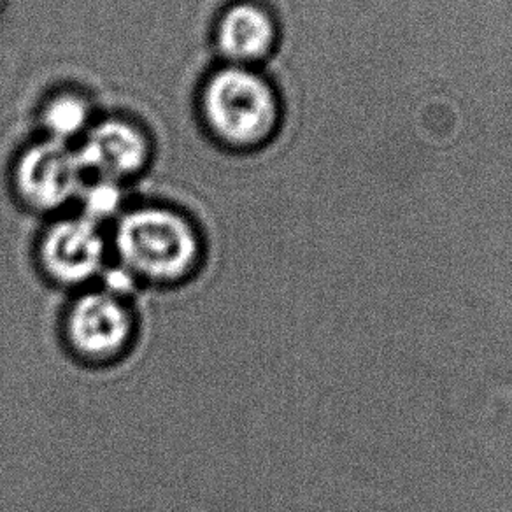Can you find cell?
<instances>
[{"label":"cell","mask_w":512,"mask_h":512,"mask_svg":"<svg viewBox=\"0 0 512 512\" xmlns=\"http://www.w3.org/2000/svg\"><path fill=\"white\" fill-rule=\"evenodd\" d=\"M114 249L125 274L157 285H176L197 271L199 234L185 216L164 207H141L121 218Z\"/></svg>","instance_id":"6da1fadb"},{"label":"cell","mask_w":512,"mask_h":512,"mask_svg":"<svg viewBox=\"0 0 512 512\" xmlns=\"http://www.w3.org/2000/svg\"><path fill=\"white\" fill-rule=\"evenodd\" d=\"M204 113L221 141L239 148L258 146L278 128V95L256 72L230 65L207 81Z\"/></svg>","instance_id":"7a4b0ae2"},{"label":"cell","mask_w":512,"mask_h":512,"mask_svg":"<svg viewBox=\"0 0 512 512\" xmlns=\"http://www.w3.org/2000/svg\"><path fill=\"white\" fill-rule=\"evenodd\" d=\"M67 346L92 363L118 360L136 337V318L120 293L93 290L72 302L64 320Z\"/></svg>","instance_id":"3957f363"},{"label":"cell","mask_w":512,"mask_h":512,"mask_svg":"<svg viewBox=\"0 0 512 512\" xmlns=\"http://www.w3.org/2000/svg\"><path fill=\"white\" fill-rule=\"evenodd\" d=\"M107 244L97 221L86 216L53 223L39 242V264L58 285L81 286L104 269Z\"/></svg>","instance_id":"277c9868"},{"label":"cell","mask_w":512,"mask_h":512,"mask_svg":"<svg viewBox=\"0 0 512 512\" xmlns=\"http://www.w3.org/2000/svg\"><path fill=\"white\" fill-rule=\"evenodd\" d=\"M83 167L78 151L48 139L32 146L16 167V186L29 206L53 211L81 192Z\"/></svg>","instance_id":"5b68a950"},{"label":"cell","mask_w":512,"mask_h":512,"mask_svg":"<svg viewBox=\"0 0 512 512\" xmlns=\"http://www.w3.org/2000/svg\"><path fill=\"white\" fill-rule=\"evenodd\" d=\"M150 155L146 137L127 121L107 120L90 128L78 150L85 172L111 183L134 176L143 169Z\"/></svg>","instance_id":"8992f818"},{"label":"cell","mask_w":512,"mask_h":512,"mask_svg":"<svg viewBox=\"0 0 512 512\" xmlns=\"http://www.w3.org/2000/svg\"><path fill=\"white\" fill-rule=\"evenodd\" d=\"M276 39V23L264 8L256 4L242 2L227 9L218 27L221 53L241 67L267 57Z\"/></svg>","instance_id":"52a82bcc"},{"label":"cell","mask_w":512,"mask_h":512,"mask_svg":"<svg viewBox=\"0 0 512 512\" xmlns=\"http://www.w3.org/2000/svg\"><path fill=\"white\" fill-rule=\"evenodd\" d=\"M90 118L88 104L78 95H58L44 107L43 123L50 139L67 144V139L78 136Z\"/></svg>","instance_id":"ba28073f"},{"label":"cell","mask_w":512,"mask_h":512,"mask_svg":"<svg viewBox=\"0 0 512 512\" xmlns=\"http://www.w3.org/2000/svg\"><path fill=\"white\" fill-rule=\"evenodd\" d=\"M85 216L93 221L104 220L116 213L121 204V192L118 183L99 179L95 185L88 186L83 193Z\"/></svg>","instance_id":"9c48e42d"}]
</instances>
